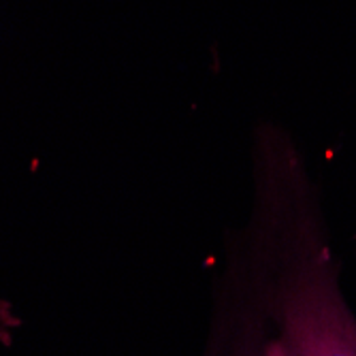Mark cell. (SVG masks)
I'll return each instance as SVG.
<instances>
[{
    "label": "cell",
    "instance_id": "6da1fadb",
    "mask_svg": "<svg viewBox=\"0 0 356 356\" xmlns=\"http://www.w3.org/2000/svg\"><path fill=\"white\" fill-rule=\"evenodd\" d=\"M325 201L305 154L265 122L252 141V201L224 245L201 356H356Z\"/></svg>",
    "mask_w": 356,
    "mask_h": 356
},
{
    "label": "cell",
    "instance_id": "7a4b0ae2",
    "mask_svg": "<svg viewBox=\"0 0 356 356\" xmlns=\"http://www.w3.org/2000/svg\"><path fill=\"white\" fill-rule=\"evenodd\" d=\"M17 327H19V318L15 316L13 307L5 301H0V343L9 346Z\"/></svg>",
    "mask_w": 356,
    "mask_h": 356
},
{
    "label": "cell",
    "instance_id": "3957f363",
    "mask_svg": "<svg viewBox=\"0 0 356 356\" xmlns=\"http://www.w3.org/2000/svg\"><path fill=\"white\" fill-rule=\"evenodd\" d=\"M354 243H356V233H354Z\"/></svg>",
    "mask_w": 356,
    "mask_h": 356
}]
</instances>
